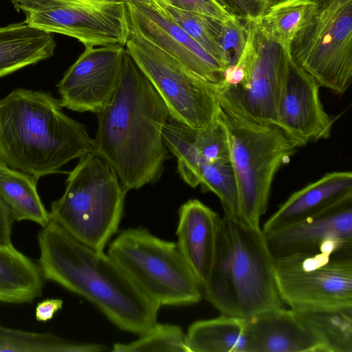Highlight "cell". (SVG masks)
Here are the masks:
<instances>
[{"label": "cell", "mask_w": 352, "mask_h": 352, "mask_svg": "<svg viewBox=\"0 0 352 352\" xmlns=\"http://www.w3.org/2000/svg\"><path fill=\"white\" fill-rule=\"evenodd\" d=\"M160 10L179 25L226 69L228 63L218 38L222 21L153 0Z\"/></svg>", "instance_id": "27"}, {"label": "cell", "mask_w": 352, "mask_h": 352, "mask_svg": "<svg viewBox=\"0 0 352 352\" xmlns=\"http://www.w3.org/2000/svg\"><path fill=\"white\" fill-rule=\"evenodd\" d=\"M244 321L248 352H325L316 334L291 308L266 310Z\"/></svg>", "instance_id": "17"}, {"label": "cell", "mask_w": 352, "mask_h": 352, "mask_svg": "<svg viewBox=\"0 0 352 352\" xmlns=\"http://www.w3.org/2000/svg\"><path fill=\"white\" fill-rule=\"evenodd\" d=\"M217 118L228 140L237 190L239 219L260 228L274 178L298 147L275 124L253 122L220 105Z\"/></svg>", "instance_id": "5"}, {"label": "cell", "mask_w": 352, "mask_h": 352, "mask_svg": "<svg viewBox=\"0 0 352 352\" xmlns=\"http://www.w3.org/2000/svg\"><path fill=\"white\" fill-rule=\"evenodd\" d=\"M248 38L236 63L244 78L236 86L216 87L221 107L255 122L275 124L281 89L292 56L289 47L269 33L257 21L245 23Z\"/></svg>", "instance_id": "9"}, {"label": "cell", "mask_w": 352, "mask_h": 352, "mask_svg": "<svg viewBox=\"0 0 352 352\" xmlns=\"http://www.w3.org/2000/svg\"><path fill=\"white\" fill-rule=\"evenodd\" d=\"M43 280L38 264L12 244L0 243V302H31L41 295Z\"/></svg>", "instance_id": "21"}, {"label": "cell", "mask_w": 352, "mask_h": 352, "mask_svg": "<svg viewBox=\"0 0 352 352\" xmlns=\"http://www.w3.org/2000/svg\"><path fill=\"white\" fill-rule=\"evenodd\" d=\"M14 219L0 197V243L12 244V230Z\"/></svg>", "instance_id": "34"}, {"label": "cell", "mask_w": 352, "mask_h": 352, "mask_svg": "<svg viewBox=\"0 0 352 352\" xmlns=\"http://www.w3.org/2000/svg\"><path fill=\"white\" fill-rule=\"evenodd\" d=\"M96 116L94 151L111 166L124 189L137 190L158 181L168 159L162 133L170 115L126 50L116 92Z\"/></svg>", "instance_id": "1"}, {"label": "cell", "mask_w": 352, "mask_h": 352, "mask_svg": "<svg viewBox=\"0 0 352 352\" xmlns=\"http://www.w3.org/2000/svg\"><path fill=\"white\" fill-rule=\"evenodd\" d=\"M86 125L50 91L13 89L0 100V163L38 178L94 151Z\"/></svg>", "instance_id": "3"}, {"label": "cell", "mask_w": 352, "mask_h": 352, "mask_svg": "<svg viewBox=\"0 0 352 352\" xmlns=\"http://www.w3.org/2000/svg\"><path fill=\"white\" fill-rule=\"evenodd\" d=\"M314 3V0L275 1L257 22L267 33L289 47Z\"/></svg>", "instance_id": "28"}, {"label": "cell", "mask_w": 352, "mask_h": 352, "mask_svg": "<svg viewBox=\"0 0 352 352\" xmlns=\"http://www.w3.org/2000/svg\"><path fill=\"white\" fill-rule=\"evenodd\" d=\"M107 254L160 307L201 300L202 286L175 242L142 227L131 228L119 232Z\"/></svg>", "instance_id": "7"}, {"label": "cell", "mask_w": 352, "mask_h": 352, "mask_svg": "<svg viewBox=\"0 0 352 352\" xmlns=\"http://www.w3.org/2000/svg\"><path fill=\"white\" fill-rule=\"evenodd\" d=\"M213 1H214L217 3H218L219 5H220L221 6V5L220 2L219 1V0H213Z\"/></svg>", "instance_id": "36"}, {"label": "cell", "mask_w": 352, "mask_h": 352, "mask_svg": "<svg viewBox=\"0 0 352 352\" xmlns=\"http://www.w3.org/2000/svg\"><path fill=\"white\" fill-rule=\"evenodd\" d=\"M190 352H248L244 318L221 314L193 322L186 333Z\"/></svg>", "instance_id": "23"}, {"label": "cell", "mask_w": 352, "mask_h": 352, "mask_svg": "<svg viewBox=\"0 0 352 352\" xmlns=\"http://www.w3.org/2000/svg\"><path fill=\"white\" fill-rule=\"evenodd\" d=\"M320 85L292 58L275 125L298 146L330 136L333 121L320 98Z\"/></svg>", "instance_id": "15"}, {"label": "cell", "mask_w": 352, "mask_h": 352, "mask_svg": "<svg viewBox=\"0 0 352 352\" xmlns=\"http://www.w3.org/2000/svg\"><path fill=\"white\" fill-rule=\"evenodd\" d=\"M274 261L261 228L223 215L212 266L202 287L205 298L221 314L241 318L283 307Z\"/></svg>", "instance_id": "4"}, {"label": "cell", "mask_w": 352, "mask_h": 352, "mask_svg": "<svg viewBox=\"0 0 352 352\" xmlns=\"http://www.w3.org/2000/svg\"><path fill=\"white\" fill-rule=\"evenodd\" d=\"M294 310L316 334L325 352H352V306Z\"/></svg>", "instance_id": "24"}, {"label": "cell", "mask_w": 352, "mask_h": 352, "mask_svg": "<svg viewBox=\"0 0 352 352\" xmlns=\"http://www.w3.org/2000/svg\"><path fill=\"white\" fill-rule=\"evenodd\" d=\"M181 177L192 188L201 186L202 191L215 194L223 206V215L239 218L237 190L230 161L199 162Z\"/></svg>", "instance_id": "25"}, {"label": "cell", "mask_w": 352, "mask_h": 352, "mask_svg": "<svg viewBox=\"0 0 352 352\" xmlns=\"http://www.w3.org/2000/svg\"><path fill=\"white\" fill-rule=\"evenodd\" d=\"M131 24L191 73L214 85L223 82L225 68L153 2L126 3Z\"/></svg>", "instance_id": "16"}, {"label": "cell", "mask_w": 352, "mask_h": 352, "mask_svg": "<svg viewBox=\"0 0 352 352\" xmlns=\"http://www.w3.org/2000/svg\"><path fill=\"white\" fill-rule=\"evenodd\" d=\"M247 38L245 23L234 16L222 21L218 41L223 52L228 67L238 62L245 47Z\"/></svg>", "instance_id": "30"}, {"label": "cell", "mask_w": 352, "mask_h": 352, "mask_svg": "<svg viewBox=\"0 0 352 352\" xmlns=\"http://www.w3.org/2000/svg\"><path fill=\"white\" fill-rule=\"evenodd\" d=\"M113 352H190L186 333L177 325L156 323L140 338L129 343H116Z\"/></svg>", "instance_id": "29"}, {"label": "cell", "mask_w": 352, "mask_h": 352, "mask_svg": "<svg viewBox=\"0 0 352 352\" xmlns=\"http://www.w3.org/2000/svg\"><path fill=\"white\" fill-rule=\"evenodd\" d=\"M67 175L64 193L51 204L50 219L83 244L103 251L118 232L126 191L94 151L80 157Z\"/></svg>", "instance_id": "6"}, {"label": "cell", "mask_w": 352, "mask_h": 352, "mask_svg": "<svg viewBox=\"0 0 352 352\" xmlns=\"http://www.w3.org/2000/svg\"><path fill=\"white\" fill-rule=\"evenodd\" d=\"M126 3H138V4H146L151 5L153 3V0H120Z\"/></svg>", "instance_id": "35"}, {"label": "cell", "mask_w": 352, "mask_h": 352, "mask_svg": "<svg viewBox=\"0 0 352 352\" xmlns=\"http://www.w3.org/2000/svg\"><path fill=\"white\" fill-rule=\"evenodd\" d=\"M107 349L102 344L72 342L49 332H31L0 324L1 352H98Z\"/></svg>", "instance_id": "26"}, {"label": "cell", "mask_w": 352, "mask_h": 352, "mask_svg": "<svg viewBox=\"0 0 352 352\" xmlns=\"http://www.w3.org/2000/svg\"><path fill=\"white\" fill-rule=\"evenodd\" d=\"M274 258L278 294L291 309L352 306V255L296 253Z\"/></svg>", "instance_id": "11"}, {"label": "cell", "mask_w": 352, "mask_h": 352, "mask_svg": "<svg viewBox=\"0 0 352 352\" xmlns=\"http://www.w3.org/2000/svg\"><path fill=\"white\" fill-rule=\"evenodd\" d=\"M178 214L177 243L203 287L213 261L221 217L196 199L182 204Z\"/></svg>", "instance_id": "19"}, {"label": "cell", "mask_w": 352, "mask_h": 352, "mask_svg": "<svg viewBox=\"0 0 352 352\" xmlns=\"http://www.w3.org/2000/svg\"><path fill=\"white\" fill-rule=\"evenodd\" d=\"M263 233L274 257L317 252L351 255L352 199L316 216Z\"/></svg>", "instance_id": "14"}, {"label": "cell", "mask_w": 352, "mask_h": 352, "mask_svg": "<svg viewBox=\"0 0 352 352\" xmlns=\"http://www.w3.org/2000/svg\"><path fill=\"white\" fill-rule=\"evenodd\" d=\"M352 199L351 171L328 173L296 191L267 220L263 232L316 216Z\"/></svg>", "instance_id": "18"}, {"label": "cell", "mask_w": 352, "mask_h": 352, "mask_svg": "<svg viewBox=\"0 0 352 352\" xmlns=\"http://www.w3.org/2000/svg\"><path fill=\"white\" fill-rule=\"evenodd\" d=\"M38 179L0 163V197L14 221H30L43 228L50 217L37 191Z\"/></svg>", "instance_id": "22"}, {"label": "cell", "mask_w": 352, "mask_h": 352, "mask_svg": "<svg viewBox=\"0 0 352 352\" xmlns=\"http://www.w3.org/2000/svg\"><path fill=\"white\" fill-rule=\"evenodd\" d=\"M289 52L320 87L344 94L352 80V0H314Z\"/></svg>", "instance_id": "8"}, {"label": "cell", "mask_w": 352, "mask_h": 352, "mask_svg": "<svg viewBox=\"0 0 352 352\" xmlns=\"http://www.w3.org/2000/svg\"><path fill=\"white\" fill-rule=\"evenodd\" d=\"M57 84L63 107L98 113L109 103L120 80L124 46L85 47Z\"/></svg>", "instance_id": "13"}, {"label": "cell", "mask_w": 352, "mask_h": 352, "mask_svg": "<svg viewBox=\"0 0 352 352\" xmlns=\"http://www.w3.org/2000/svg\"><path fill=\"white\" fill-rule=\"evenodd\" d=\"M232 16L244 22L258 21L275 0H219Z\"/></svg>", "instance_id": "31"}, {"label": "cell", "mask_w": 352, "mask_h": 352, "mask_svg": "<svg viewBox=\"0 0 352 352\" xmlns=\"http://www.w3.org/2000/svg\"><path fill=\"white\" fill-rule=\"evenodd\" d=\"M63 304L60 298H48L39 302L35 309L36 319L41 322L50 320L61 309Z\"/></svg>", "instance_id": "33"}, {"label": "cell", "mask_w": 352, "mask_h": 352, "mask_svg": "<svg viewBox=\"0 0 352 352\" xmlns=\"http://www.w3.org/2000/svg\"><path fill=\"white\" fill-rule=\"evenodd\" d=\"M38 242L44 279L86 298L122 330L141 336L157 323L160 307L108 254L76 240L51 219Z\"/></svg>", "instance_id": "2"}, {"label": "cell", "mask_w": 352, "mask_h": 352, "mask_svg": "<svg viewBox=\"0 0 352 352\" xmlns=\"http://www.w3.org/2000/svg\"><path fill=\"white\" fill-rule=\"evenodd\" d=\"M131 26L125 49L164 101L170 118L195 129L212 124L221 108L218 85L191 73Z\"/></svg>", "instance_id": "10"}, {"label": "cell", "mask_w": 352, "mask_h": 352, "mask_svg": "<svg viewBox=\"0 0 352 352\" xmlns=\"http://www.w3.org/2000/svg\"><path fill=\"white\" fill-rule=\"evenodd\" d=\"M21 11L30 25L73 37L85 47L125 46L131 34L128 7L120 0H38Z\"/></svg>", "instance_id": "12"}, {"label": "cell", "mask_w": 352, "mask_h": 352, "mask_svg": "<svg viewBox=\"0 0 352 352\" xmlns=\"http://www.w3.org/2000/svg\"><path fill=\"white\" fill-rule=\"evenodd\" d=\"M173 7L224 21L230 15L223 7L213 0H160Z\"/></svg>", "instance_id": "32"}, {"label": "cell", "mask_w": 352, "mask_h": 352, "mask_svg": "<svg viewBox=\"0 0 352 352\" xmlns=\"http://www.w3.org/2000/svg\"><path fill=\"white\" fill-rule=\"evenodd\" d=\"M56 43L52 33L26 22L0 27V78L52 57Z\"/></svg>", "instance_id": "20"}]
</instances>
